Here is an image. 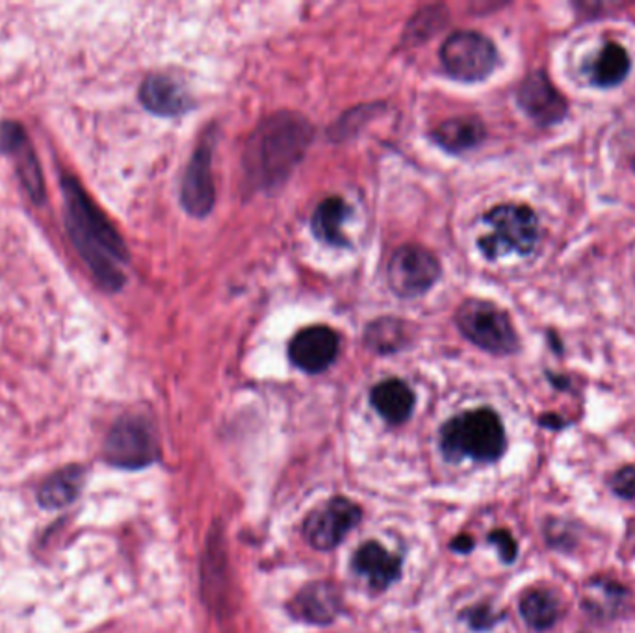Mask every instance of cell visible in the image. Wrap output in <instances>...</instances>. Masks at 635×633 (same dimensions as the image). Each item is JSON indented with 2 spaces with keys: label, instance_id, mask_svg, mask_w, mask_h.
Returning <instances> with one entry per match:
<instances>
[{
  "label": "cell",
  "instance_id": "cell-1",
  "mask_svg": "<svg viewBox=\"0 0 635 633\" xmlns=\"http://www.w3.org/2000/svg\"><path fill=\"white\" fill-rule=\"evenodd\" d=\"M64 202H66V227L74 248L95 275V279L108 292H117L125 283L122 264L129 261L127 248L116 229L106 221L101 210L93 205L77 179L61 177Z\"/></svg>",
  "mask_w": 635,
  "mask_h": 633
},
{
  "label": "cell",
  "instance_id": "cell-2",
  "mask_svg": "<svg viewBox=\"0 0 635 633\" xmlns=\"http://www.w3.org/2000/svg\"><path fill=\"white\" fill-rule=\"evenodd\" d=\"M311 140L312 127L305 117L290 112L268 117L245 147L247 181L255 188H274L287 181L293 168L305 157Z\"/></svg>",
  "mask_w": 635,
  "mask_h": 633
},
{
  "label": "cell",
  "instance_id": "cell-3",
  "mask_svg": "<svg viewBox=\"0 0 635 633\" xmlns=\"http://www.w3.org/2000/svg\"><path fill=\"white\" fill-rule=\"evenodd\" d=\"M440 446L450 461L474 459L490 463L506 451V431L493 408H474L448 421L440 431Z\"/></svg>",
  "mask_w": 635,
  "mask_h": 633
},
{
  "label": "cell",
  "instance_id": "cell-4",
  "mask_svg": "<svg viewBox=\"0 0 635 633\" xmlns=\"http://www.w3.org/2000/svg\"><path fill=\"white\" fill-rule=\"evenodd\" d=\"M487 232L480 238V250L489 261L504 256H528L539 244V221L524 205H500L485 214Z\"/></svg>",
  "mask_w": 635,
  "mask_h": 633
},
{
  "label": "cell",
  "instance_id": "cell-5",
  "mask_svg": "<svg viewBox=\"0 0 635 633\" xmlns=\"http://www.w3.org/2000/svg\"><path fill=\"white\" fill-rule=\"evenodd\" d=\"M455 322L472 344L495 355L515 354L519 349V336L511 318L490 301L469 299L459 307Z\"/></svg>",
  "mask_w": 635,
  "mask_h": 633
},
{
  "label": "cell",
  "instance_id": "cell-6",
  "mask_svg": "<svg viewBox=\"0 0 635 633\" xmlns=\"http://www.w3.org/2000/svg\"><path fill=\"white\" fill-rule=\"evenodd\" d=\"M104 459L123 470L146 469L159 457V445L151 424L141 416H123L104 440Z\"/></svg>",
  "mask_w": 635,
  "mask_h": 633
},
{
  "label": "cell",
  "instance_id": "cell-7",
  "mask_svg": "<svg viewBox=\"0 0 635 633\" xmlns=\"http://www.w3.org/2000/svg\"><path fill=\"white\" fill-rule=\"evenodd\" d=\"M440 60L452 79L477 82L493 73L498 53L489 37L477 32L461 31L444 42L440 49Z\"/></svg>",
  "mask_w": 635,
  "mask_h": 633
},
{
  "label": "cell",
  "instance_id": "cell-8",
  "mask_svg": "<svg viewBox=\"0 0 635 633\" xmlns=\"http://www.w3.org/2000/svg\"><path fill=\"white\" fill-rule=\"evenodd\" d=\"M361 507L351 499L336 496L307 517L303 533L312 549L333 550L361 522Z\"/></svg>",
  "mask_w": 635,
  "mask_h": 633
},
{
  "label": "cell",
  "instance_id": "cell-9",
  "mask_svg": "<svg viewBox=\"0 0 635 633\" xmlns=\"http://www.w3.org/2000/svg\"><path fill=\"white\" fill-rule=\"evenodd\" d=\"M440 277V264L431 251L420 245H404L389 262V283L397 296L418 298Z\"/></svg>",
  "mask_w": 635,
  "mask_h": 633
},
{
  "label": "cell",
  "instance_id": "cell-10",
  "mask_svg": "<svg viewBox=\"0 0 635 633\" xmlns=\"http://www.w3.org/2000/svg\"><path fill=\"white\" fill-rule=\"evenodd\" d=\"M181 199L186 212L205 218L215 207V181H212V143L210 136L197 146L189 160L188 170L184 173Z\"/></svg>",
  "mask_w": 635,
  "mask_h": 633
},
{
  "label": "cell",
  "instance_id": "cell-11",
  "mask_svg": "<svg viewBox=\"0 0 635 633\" xmlns=\"http://www.w3.org/2000/svg\"><path fill=\"white\" fill-rule=\"evenodd\" d=\"M340 338L327 325H311L293 336L288 355L293 366L307 373H320L335 362Z\"/></svg>",
  "mask_w": 635,
  "mask_h": 633
},
{
  "label": "cell",
  "instance_id": "cell-12",
  "mask_svg": "<svg viewBox=\"0 0 635 633\" xmlns=\"http://www.w3.org/2000/svg\"><path fill=\"white\" fill-rule=\"evenodd\" d=\"M519 104L539 125H554L567 116V101L543 71H535L520 84Z\"/></svg>",
  "mask_w": 635,
  "mask_h": 633
},
{
  "label": "cell",
  "instance_id": "cell-13",
  "mask_svg": "<svg viewBox=\"0 0 635 633\" xmlns=\"http://www.w3.org/2000/svg\"><path fill=\"white\" fill-rule=\"evenodd\" d=\"M288 609L307 624L327 626L343 613V595L330 582H312L292 598Z\"/></svg>",
  "mask_w": 635,
  "mask_h": 633
},
{
  "label": "cell",
  "instance_id": "cell-14",
  "mask_svg": "<svg viewBox=\"0 0 635 633\" xmlns=\"http://www.w3.org/2000/svg\"><path fill=\"white\" fill-rule=\"evenodd\" d=\"M140 99L147 111L162 117L183 116L194 106L188 92L168 74L147 77L140 88Z\"/></svg>",
  "mask_w": 635,
  "mask_h": 633
},
{
  "label": "cell",
  "instance_id": "cell-15",
  "mask_svg": "<svg viewBox=\"0 0 635 633\" xmlns=\"http://www.w3.org/2000/svg\"><path fill=\"white\" fill-rule=\"evenodd\" d=\"M355 573L368 579L376 591H385L402 574V560L391 554L379 542L370 541L362 544L354 555Z\"/></svg>",
  "mask_w": 635,
  "mask_h": 633
},
{
  "label": "cell",
  "instance_id": "cell-16",
  "mask_svg": "<svg viewBox=\"0 0 635 633\" xmlns=\"http://www.w3.org/2000/svg\"><path fill=\"white\" fill-rule=\"evenodd\" d=\"M86 470L80 464H68L64 469L56 470L42 483L37 491V502L47 511H58L64 507L71 506L74 499L84 488Z\"/></svg>",
  "mask_w": 635,
  "mask_h": 633
},
{
  "label": "cell",
  "instance_id": "cell-17",
  "mask_svg": "<svg viewBox=\"0 0 635 633\" xmlns=\"http://www.w3.org/2000/svg\"><path fill=\"white\" fill-rule=\"evenodd\" d=\"M370 402L389 424H404L415 408V392L402 379H386L376 384Z\"/></svg>",
  "mask_w": 635,
  "mask_h": 633
},
{
  "label": "cell",
  "instance_id": "cell-18",
  "mask_svg": "<svg viewBox=\"0 0 635 633\" xmlns=\"http://www.w3.org/2000/svg\"><path fill=\"white\" fill-rule=\"evenodd\" d=\"M435 141L442 149L450 152H463L482 143L485 138V128L483 123L476 117H455L448 122L440 123L435 128Z\"/></svg>",
  "mask_w": 635,
  "mask_h": 633
},
{
  "label": "cell",
  "instance_id": "cell-19",
  "mask_svg": "<svg viewBox=\"0 0 635 633\" xmlns=\"http://www.w3.org/2000/svg\"><path fill=\"white\" fill-rule=\"evenodd\" d=\"M346 216H348V205L340 197H330L320 203L312 214V232L325 244L346 248L348 240L343 232Z\"/></svg>",
  "mask_w": 635,
  "mask_h": 633
},
{
  "label": "cell",
  "instance_id": "cell-20",
  "mask_svg": "<svg viewBox=\"0 0 635 633\" xmlns=\"http://www.w3.org/2000/svg\"><path fill=\"white\" fill-rule=\"evenodd\" d=\"M630 56L619 43H605L592 66V80L600 88L617 85L626 79L630 71Z\"/></svg>",
  "mask_w": 635,
  "mask_h": 633
},
{
  "label": "cell",
  "instance_id": "cell-21",
  "mask_svg": "<svg viewBox=\"0 0 635 633\" xmlns=\"http://www.w3.org/2000/svg\"><path fill=\"white\" fill-rule=\"evenodd\" d=\"M411 327L396 318H381L367 331V344L378 354H392L407 346Z\"/></svg>",
  "mask_w": 635,
  "mask_h": 633
},
{
  "label": "cell",
  "instance_id": "cell-22",
  "mask_svg": "<svg viewBox=\"0 0 635 633\" xmlns=\"http://www.w3.org/2000/svg\"><path fill=\"white\" fill-rule=\"evenodd\" d=\"M520 613L533 630H549L559 619V603L549 591H530L520 600Z\"/></svg>",
  "mask_w": 635,
  "mask_h": 633
},
{
  "label": "cell",
  "instance_id": "cell-23",
  "mask_svg": "<svg viewBox=\"0 0 635 633\" xmlns=\"http://www.w3.org/2000/svg\"><path fill=\"white\" fill-rule=\"evenodd\" d=\"M25 143H28V140H26L25 130H23V127L19 123H0V152L13 154V152H18Z\"/></svg>",
  "mask_w": 635,
  "mask_h": 633
},
{
  "label": "cell",
  "instance_id": "cell-24",
  "mask_svg": "<svg viewBox=\"0 0 635 633\" xmlns=\"http://www.w3.org/2000/svg\"><path fill=\"white\" fill-rule=\"evenodd\" d=\"M611 487H613V493L621 496V498H635V464H630V467L619 470L617 474L613 475V480H611Z\"/></svg>",
  "mask_w": 635,
  "mask_h": 633
},
{
  "label": "cell",
  "instance_id": "cell-25",
  "mask_svg": "<svg viewBox=\"0 0 635 633\" xmlns=\"http://www.w3.org/2000/svg\"><path fill=\"white\" fill-rule=\"evenodd\" d=\"M489 541L498 549L501 561L513 563L515 557L519 554V546H517V542H515L513 536L509 531L495 530L490 533Z\"/></svg>",
  "mask_w": 635,
  "mask_h": 633
},
{
  "label": "cell",
  "instance_id": "cell-26",
  "mask_svg": "<svg viewBox=\"0 0 635 633\" xmlns=\"http://www.w3.org/2000/svg\"><path fill=\"white\" fill-rule=\"evenodd\" d=\"M501 615L495 613L489 606H476V608L466 611V621L474 630H489L495 626L496 622L500 621Z\"/></svg>",
  "mask_w": 635,
  "mask_h": 633
},
{
  "label": "cell",
  "instance_id": "cell-27",
  "mask_svg": "<svg viewBox=\"0 0 635 633\" xmlns=\"http://www.w3.org/2000/svg\"><path fill=\"white\" fill-rule=\"evenodd\" d=\"M450 549L458 554H469L474 549V539L471 536H459L453 539Z\"/></svg>",
  "mask_w": 635,
  "mask_h": 633
},
{
  "label": "cell",
  "instance_id": "cell-28",
  "mask_svg": "<svg viewBox=\"0 0 635 633\" xmlns=\"http://www.w3.org/2000/svg\"><path fill=\"white\" fill-rule=\"evenodd\" d=\"M541 426L550 427V429H562L565 426V422L554 416V414H544L543 418H541Z\"/></svg>",
  "mask_w": 635,
  "mask_h": 633
},
{
  "label": "cell",
  "instance_id": "cell-29",
  "mask_svg": "<svg viewBox=\"0 0 635 633\" xmlns=\"http://www.w3.org/2000/svg\"><path fill=\"white\" fill-rule=\"evenodd\" d=\"M632 168H634V171H635V151H634V157H632Z\"/></svg>",
  "mask_w": 635,
  "mask_h": 633
}]
</instances>
